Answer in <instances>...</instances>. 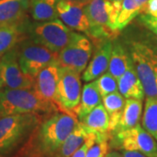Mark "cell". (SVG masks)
Listing matches in <instances>:
<instances>
[{
    "mask_svg": "<svg viewBox=\"0 0 157 157\" xmlns=\"http://www.w3.org/2000/svg\"><path fill=\"white\" fill-rule=\"evenodd\" d=\"M148 0H123L117 19V29L121 32L135 17L145 12Z\"/></svg>",
    "mask_w": 157,
    "mask_h": 157,
    "instance_id": "7402d4cb",
    "label": "cell"
},
{
    "mask_svg": "<svg viewBox=\"0 0 157 157\" xmlns=\"http://www.w3.org/2000/svg\"><path fill=\"white\" fill-rule=\"evenodd\" d=\"M113 40L107 39L97 42L98 47L83 73V80L90 82L105 73L108 68L113 48Z\"/></svg>",
    "mask_w": 157,
    "mask_h": 157,
    "instance_id": "5bb4252c",
    "label": "cell"
},
{
    "mask_svg": "<svg viewBox=\"0 0 157 157\" xmlns=\"http://www.w3.org/2000/svg\"><path fill=\"white\" fill-rule=\"evenodd\" d=\"M103 106L109 116V135L114 131L123 112L126 101L120 93H113L102 97Z\"/></svg>",
    "mask_w": 157,
    "mask_h": 157,
    "instance_id": "603a6c76",
    "label": "cell"
},
{
    "mask_svg": "<svg viewBox=\"0 0 157 157\" xmlns=\"http://www.w3.org/2000/svg\"><path fill=\"white\" fill-rule=\"evenodd\" d=\"M142 128L157 140V98H147L142 116Z\"/></svg>",
    "mask_w": 157,
    "mask_h": 157,
    "instance_id": "484cf974",
    "label": "cell"
},
{
    "mask_svg": "<svg viewBox=\"0 0 157 157\" xmlns=\"http://www.w3.org/2000/svg\"><path fill=\"white\" fill-rule=\"evenodd\" d=\"M96 82L101 98L107 94L118 92L117 79L110 73H103L98 78Z\"/></svg>",
    "mask_w": 157,
    "mask_h": 157,
    "instance_id": "83f0119b",
    "label": "cell"
},
{
    "mask_svg": "<svg viewBox=\"0 0 157 157\" xmlns=\"http://www.w3.org/2000/svg\"><path fill=\"white\" fill-rule=\"evenodd\" d=\"M125 46L135 73L143 86L147 98H157L156 77L145 42L143 40H128Z\"/></svg>",
    "mask_w": 157,
    "mask_h": 157,
    "instance_id": "ba28073f",
    "label": "cell"
},
{
    "mask_svg": "<svg viewBox=\"0 0 157 157\" xmlns=\"http://www.w3.org/2000/svg\"><path fill=\"white\" fill-rule=\"evenodd\" d=\"M59 0H30V11L35 21L44 22L55 19L58 16L57 5Z\"/></svg>",
    "mask_w": 157,
    "mask_h": 157,
    "instance_id": "cb8c5ba5",
    "label": "cell"
},
{
    "mask_svg": "<svg viewBox=\"0 0 157 157\" xmlns=\"http://www.w3.org/2000/svg\"><path fill=\"white\" fill-rule=\"evenodd\" d=\"M58 16L67 27L86 35L89 33V22L83 6H77L67 0H59L57 5Z\"/></svg>",
    "mask_w": 157,
    "mask_h": 157,
    "instance_id": "4fadbf2b",
    "label": "cell"
},
{
    "mask_svg": "<svg viewBox=\"0 0 157 157\" xmlns=\"http://www.w3.org/2000/svg\"><path fill=\"white\" fill-rule=\"evenodd\" d=\"M142 113V100L127 99L121 120L114 131L110 134H115L121 131L135 128L140 122Z\"/></svg>",
    "mask_w": 157,
    "mask_h": 157,
    "instance_id": "44dd1931",
    "label": "cell"
},
{
    "mask_svg": "<svg viewBox=\"0 0 157 157\" xmlns=\"http://www.w3.org/2000/svg\"><path fill=\"white\" fill-rule=\"evenodd\" d=\"M151 38L147 39H143V41L145 42L147 51H148V55L149 59L151 60V64L154 68V71L155 73V77H156L157 82V39L155 38V36H151Z\"/></svg>",
    "mask_w": 157,
    "mask_h": 157,
    "instance_id": "f1b7e54d",
    "label": "cell"
},
{
    "mask_svg": "<svg viewBox=\"0 0 157 157\" xmlns=\"http://www.w3.org/2000/svg\"><path fill=\"white\" fill-rule=\"evenodd\" d=\"M86 134L87 135H86L84 143L74 152V154L72 155V157H86L88 148L95 142V140L98 138V135H100L94 134V133H86Z\"/></svg>",
    "mask_w": 157,
    "mask_h": 157,
    "instance_id": "f546056e",
    "label": "cell"
},
{
    "mask_svg": "<svg viewBox=\"0 0 157 157\" xmlns=\"http://www.w3.org/2000/svg\"><path fill=\"white\" fill-rule=\"evenodd\" d=\"M131 63L132 60L125 45L121 44L117 39H113L108 73H111L118 81V79L127 71Z\"/></svg>",
    "mask_w": 157,
    "mask_h": 157,
    "instance_id": "ffe728a7",
    "label": "cell"
},
{
    "mask_svg": "<svg viewBox=\"0 0 157 157\" xmlns=\"http://www.w3.org/2000/svg\"><path fill=\"white\" fill-rule=\"evenodd\" d=\"M33 83L34 78L20 67L15 47L0 58V88L29 89L33 87Z\"/></svg>",
    "mask_w": 157,
    "mask_h": 157,
    "instance_id": "8fae6325",
    "label": "cell"
},
{
    "mask_svg": "<svg viewBox=\"0 0 157 157\" xmlns=\"http://www.w3.org/2000/svg\"><path fill=\"white\" fill-rule=\"evenodd\" d=\"M105 157H123V155H122V154L117 151H111L108 152Z\"/></svg>",
    "mask_w": 157,
    "mask_h": 157,
    "instance_id": "e575fe53",
    "label": "cell"
},
{
    "mask_svg": "<svg viewBox=\"0 0 157 157\" xmlns=\"http://www.w3.org/2000/svg\"><path fill=\"white\" fill-rule=\"evenodd\" d=\"M109 145L113 149L137 151L147 157H157V140L140 124L110 135Z\"/></svg>",
    "mask_w": 157,
    "mask_h": 157,
    "instance_id": "52a82bcc",
    "label": "cell"
},
{
    "mask_svg": "<svg viewBox=\"0 0 157 157\" xmlns=\"http://www.w3.org/2000/svg\"><path fill=\"white\" fill-rule=\"evenodd\" d=\"M123 157H147L142 155L141 153L137 151H127V150H121Z\"/></svg>",
    "mask_w": 157,
    "mask_h": 157,
    "instance_id": "d6a6232c",
    "label": "cell"
},
{
    "mask_svg": "<svg viewBox=\"0 0 157 157\" xmlns=\"http://www.w3.org/2000/svg\"><path fill=\"white\" fill-rule=\"evenodd\" d=\"M89 22V38L100 42L114 39L119 34L117 19L121 6H116L109 0H92L83 6Z\"/></svg>",
    "mask_w": 157,
    "mask_h": 157,
    "instance_id": "277c9868",
    "label": "cell"
},
{
    "mask_svg": "<svg viewBox=\"0 0 157 157\" xmlns=\"http://www.w3.org/2000/svg\"><path fill=\"white\" fill-rule=\"evenodd\" d=\"M109 1L113 4L116 5V6H121V3H122L123 0H109Z\"/></svg>",
    "mask_w": 157,
    "mask_h": 157,
    "instance_id": "d590c367",
    "label": "cell"
},
{
    "mask_svg": "<svg viewBox=\"0 0 157 157\" xmlns=\"http://www.w3.org/2000/svg\"><path fill=\"white\" fill-rule=\"evenodd\" d=\"M15 49L22 71L32 78H35L41 70L48 66H59V52L28 38L21 40Z\"/></svg>",
    "mask_w": 157,
    "mask_h": 157,
    "instance_id": "8992f818",
    "label": "cell"
},
{
    "mask_svg": "<svg viewBox=\"0 0 157 157\" xmlns=\"http://www.w3.org/2000/svg\"><path fill=\"white\" fill-rule=\"evenodd\" d=\"M1 91H2V88H0V94H1Z\"/></svg>",
    "mask_w": 157,
    "mask_h": 157,
    "instance_id": "8d00e7d4",
    "label": "cell"
},
{
    "mask_svg": "<svg viewBox=\"0 0 157 157\" xmlns=\"http://www.w3.org/2000/svg\"><path fill=\"white\" fill-rule=\"evenodd\" d=\"M67 1L73 3L74 5H77V6H85L86 5H87L88 3H90L92 0H67Z\"/></svg>",
    "mask_w": 157,
    "mask_h": 157,
    "instance_id": "836d02e7",
    "label": "cell"
},
{
    "mask_svg": "<svg viewBox=\"0 0 157 157\" xmlns=\"http://www.w3.org/2000/svg\"><path fill=\"white\" fill-rule=\"evenodd\" d=\"M86 132L78 121L57 152L55 157H72L74 152L84 143Z\"/></svg>",
    "mask_w": 157,
    "mask_h": 157,
    "instance_id": "d4e9b609",
    "label": "cell"
},
{
    "mask_svg": "<svg viewBox=\"0 0 157 157\" xmlns=\"http://www.w3.org/2000/svg\"><path fill=\"white\" fill-rule=\"evenodd\" d=\"M25 32L26 38L57 52L67 45L74 33L58 18L38 23L26 21Z\"/></svg>",
    "mask_w": 157,
    "mask_h": 157,
    "instance_id": "5b68a950",
    "label": "cell"
},
{
    "mask_svg": "<svg viewBox=\"0 0 157 157\" xmlns=\"http://www.w3.org/2000/svg\"><path fill=\"white\" fill-rule=\"evenodd\" d=\"M93 52V45L87 37L73 33L67 46L59 52V67H67L81 73L86 68Z\"/></svg>",
    "mask_w": 157,
    "mask_h": 157,
    "instance_id": "9c48e42d",
    "label": "cell"
},
{
    "mask_svg": "<svg viewBox=\"0 0 157 157\" xmlns=\"http://www.w3.org/2000/svg\"><path fill=\"white\" fill-rule=\"evenodd\" d=\"M45 115L13 114L0 118V155L10 157L20 150Z\"/></svg>",
    "mask_w": 157,
    "mask_h": 157,
    "instance_id": "7a4b0ae2",
    "label": "cell"
},
{
    "mask_svg": "<svg viewBox=\"0 0 157 157\" xmlns=\"http://www.w3.org/2000/svg\"><path fill=\"white\" fill-rule=\"evenodd\" d=\"M86 133L97 135L109 134V116L105 107L100 104L95 107L84 118L79 120Z\"/></svg>",
    "mask_w": 157,
    "mask_h": 157,
    "instance_id": "e0dca14e",
    "label": "cell"
},
{
    "mask_svg": "<svg viewBox=\"0 0 157 157\" xmlns=\"http://www.w3.org/2000/svg\"><path fill=\"white\" fill-rule=\"evenodd\" d=\"M138 17L140 24L157 36V17L147 13H141Z\"/></svg>",
    "mask_w": 157,
    "mask_h": 157,
    "instance_id": "4dcf8cb0",
    "label": "cell"
},
{
    "mask_svg": "<svg viewBox=\"0 0 157 157\" xmlns=\"http://www.w3.org/2000/svg\"><path fill=\"white\" fill-rule=\"evenodd\" d=\"M101 100L102 98L98 89L96 80L88 82L84 85L83 90L81 92L79 104L76 107L73 112L78 118V120H81L94 107L101 104Z\"/></svg>",
    "mask_w": 157,
    "mask_h": 157,
    "instance_id": "d6986e66",
    "label": "cell"
},
{
    "mask_svg": "<svg viewBox=\"0 0 157 157\" xmlns=\"http://www.w3.org/2000/svg\"><path fill=\"white\" fill-rule=\"evenodd\" d=\"M81 98L80 73L67 67H59L57 86V104L62 111L74 113Z\"/></svg>",
    "mask_w": 157,
    "mask_h": 157,
    "instance_id": "30bf717a",
    "label": "cell"
},
{
    "mask_svg": "<svg viewBox=\"0 0 157 157\" xmlns=\"http://www.w3.org/2000/svg\"><path fill=\"white\" fill-rule=\"evenodd\" d=\"M118 89L120 94L126 99H144L145 92L143 86L135 73L132 63L122 76L118 79Z\"/></svg>",
    "mask_w": 157,
    "mask_h": 157,
    "instance_id": "2e32d148",
    "label": "cell"
},
{
    "mask_svg": "<svg viewBox=\"0 0 157 157\" xmlns=\"http://www.w3.org/2000/svg\"><path fill=\"white\" fill-rule=\"evenodd\" d=\"M77 123L75 113L62 110L45 115L15 157H55Z\"/></svg>",
    "mask_w": 157,
    "mask_h": 157,
    "instance_id": "6da1fadb",
    "label": "cell"
},
{
    "mask_svg": "<svg viewBox=\"0 0 157 157\" xmlns=\"http://www.w3.org/2000/svg\"><path fill=\"white\" fill-rule=\"evenodd\" d=\"M30 0H0V26L25 21Z\"/></svg>",
    "mask_w": 157,
    "mask_h": 157,
    "instance_id": "9a60e30c",
    "label": "cell"
},
{
    "mask_svg": "<svg viewBox=\"0 0 157 157\" xmlns=\"http://www.w3.org/2000/svg\"><path fill=\"white\" fill-rule=\"evenodd\" d=\"M25 23L26 20L20 24L0 26V58L26 38L25 32Z\"/></svg>",
    "mask_w": 157,
    "mask_h": 157,
    "instance_id": "ac0fdd59",
    "label": "cell"
},
{
    "mask_svg": "<svg viewBox=\"0 0 157 157\" xmlns=\"http://www.w3.org/2000/svg\"><path fill=\"white\" fill-rule=\"evenodd\" d=\"M59 74V67L58 65H51L41 70L34 78L33 88L41 99L57 104Z\"/></svg>",
    "mask_w": 157,
    "mask_h": 157,
    "instance_id": "7c38bea8",
    "label": "cell"
},
{
    "mask_svg": "<svg viewBox=\"0 0 157 157\" xmlns=\"http://www.w3.org/2000/svg\"><path fill=\"white\" fill-rule=\"evenodd\" d=\"M59 110L61 109L57 104L41 99L33 88H3L1 91L0 118L21 113L48 115Z\"/></svg>",
    "mask_w": 157,
    "mask_h": 157,
    "instance_id": "3957f363",
    "label": "cell"
},
{
    "mask_svg": "<svg viewBox=\"0 0 157 157\" xmlns=\"http://www.w3.org/2000/svg\"><path fill=\"white\" fill-rule=\"evenodd\" d=\"M145 13L157 17V0H148L147 3Z\"/></svg>",
    "mask_w": 157,
    "mask_h": 157,
    "instance_id": "1f68e13d",
    "label": "cell"
},
{
    "mask_svg": "<svg viewBox=\"0 0 157 157\" xmlns=\"http://www.w3.org/2000/svg\"><path fill=\"white\" fill-rule=\"evenodd\" d=\"M110 135H99L95 142L90 147L86 152V157H105L110 148L109 145Z\"/></svg>",
    "mask_w": 157,
    "mask_h": 157,
    "instance_id": "4316f807",
    "label": "cell"
}]
</instances>
